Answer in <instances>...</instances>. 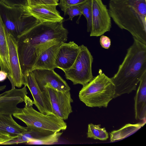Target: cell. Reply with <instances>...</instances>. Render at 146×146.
I'll return each instance as SVG.
<instances>
[{"label": "cell", "mask_w": 146, "mask_h": 146, "mask_svg": "<svg viewBox=\"0 0 146 146\" xmlns=\"http://www.w3.org/2000/svg\"><path fill=\"white\" fill-rule=\"evenodd\" d=\"M6 86L4 85L0 86V91L3 90L6 88Z\"/></svg>", "instance_id": "32"}, {"label": "cell", "mask_w": 146, "mask_h": 146, "mask_svg": "<svg viewBox=\"0 0 146 146\" xmlns=\"http://www.w3.org/2000/svg\"><path fill=\"white\" fill-rule=\"evenodd\" d=\"M68 15L69 17L67 20L72 21L74 17L79 16V19L82 14L79 6H73L69 7L67 9L65 15Z\"/></svg>", "instance_id": "27"}, {"label": "cell", "mask_w": 146, "mask_h": 146, "mask_svg": "<svg viewBox=\"0 0 146 146\" xmlns=\"http://www.w3.org/2000/svg\"><path fill=\"white\" fill-rule=\"evenodd\" d=\"M0 13L6 33L16 39L20 35L41 23L27 7H10L0 1Z\"/></svg>", "instance_id": "5"}, {"label": "cell", "mask_w": 146, "mask_h": 146, "mask_svg": "<svg viewBox=\"0 0 146 146\" xmlns=\"http://www.w3.org/2000/svg\"><path fill=\"white\" fill-rule=\"evenodd\" d=\"M61 43L53 45L42 52L38 57L33 70L36 69L54 70L56 68V56Z\"/></svg>", "instance_id": "19"}, {"label": "cell", "mask_w": 146, "mask_h": 146, "mask_svg": "<svg viewBox=\"0 0 146 146\" xmlns=\"http://www.w3.org/2000/svg\"><path fill=\"white\" fill-rule=\"evenodd\" d=\"M29 6L41 5H58V0H28Z\"/></svg>", "instance_id": "28"}, {"label": "cell", "mask_w": 146, "mask_h": 146, "mask_svg": "<svg viewBox=\"0 0 146 146\" xmlns=\"http://www.w3.org/2000/svg\"><path fill=\"white\" fill-rule=\"evenodd\" d=\"M115 94L114 84L111 78L101 73L93 78L80 91V100L90 107L107 108Z\"/></svg>", "instance_id": "4"}, {"label": "cell", "mask_w": 146, "mask_h": 146, "mask_svg": "<svg viewBox=\"0 0 146 146\" xmlns=\"http://www.w3.org/2000/svg\"><path fill=\"white\" fill-rule=\"evenodd\" d=\"M24 107L13 115L24 123L27 125L33 126L54 132L65 130L66 123L63 119L53 114L46 115L35 110L33 107L32 101L27 95L24 101Z\"/></svg>", "instance_id": "6"}, {"label": "cell", "mask_w": 146, "mask_h": 146, "mask_svg": "<svg viewBox=\"0 0 146 146\" xmlns=\"http://www.w3.org/2000/svg\"><path fill=\"white\" fill-rule=\"evenodd\" d=\"M92 22L90 36H98L109 31L111 17L107 6L102 0H91Z\"/></svg>", "instance_id": "8"}, {"label": "cell", "mask_w": 146, "mask_h": 146, "mask_svg": "<svg viewBox=\"0 0 146 146\" xmlns=\"http://www.w3.org/2000/svg\"><path fill=\"white\" fill-rule=\"evenodd\" d=\"M55 5H41L29 6L27 8L29 12L38 19L41 22L62 21L64 18L56 9Z\"/></svg>", "instance_id": "15"}, {"label": "cell", "mask_w": 146, "mask_h": 146, "mask_svg": "<svg viewBox=\"0 0 146 146\" xmlns=\"http://www.w3.org/2000/svg\"><path fill=\"white\" fill-rule=\"evenodd\" d=\"M45 90L49 96L53 114L64 120L67 119L72 112L71 103L73 100L70 91L63 92L48 87Z\"/></svg>", "instance_id": "9"}, {"label": "cell", "mask_w": 146, "mask_h": 146, "mask_svg": "<svg viewBox=\"0 0 146 146\" xmlns=\"http://www.w3.org/2000/svg\"><path fill=\"white\" fill-rule=\"evenodd\" d=\"M7 74L5 71L1 70H0V82L5 80L7 77Z\"/></svg>", "instance_id": "31"}, {"label": "cell", "mask_w": 146, "mask_h": 146, "mask_svg": "<svg viewBox=\"0 0 146 146\" xmlns=\"http://www.w3.org/2000/svg\"><path fill=\"white\" fill-rule=\"evenodd\" d=\"M108 11L119 28L146 45V0H110Z\"/></svg>", "instance_id": "3"}, {"label": "cell", "mask_w": 146, "mask_h": 146, "mask_svg": "<svg viewBox=\"0 0 146 146\" xmlns=\"http://www.w3.org/2000/svg\"><path fill=\"white\" fill-rule=\"evenodd\" d=\"M59 22H41L16 39L21 71L24 77L33 70L40 54L53 45L65 42L68 32Z\"/></svg>", "instance_id": "1"}, {"label": "cell", "mask_w": 146, "mask_h": 146, "mask_svg": "<svg viewBox=\"0 0 146 146\" xmlns=\"http://www.w3.org/2000/svg\"><path fill=\"white\" fill-rule=\"evenodd\" d=\"M146 120L142 123L135 124L128 123L120 129L113 131L110 133L111 142H113L122 140L132 135L145 123Z\"/></svg>", "instance_id": "21"}, {"label": "cell", "mask_w": 146, "mask_h": 146, "mask_svg": "<svg viewBox=\"0 0 146 146\" xmlns=\"http://www.w3.org/2000/svg\"><path fill=\"white\" fill-rule=\"evenodd\" d=\"M32 72L41 91L44 92L47 87L61 92L70 91V88L66 81L54 70L36 69Z\"/></svg>", "instance_id": "10"}, {"label": "cell", "mask_w": 146, "mask_h": 146, "mask_svg": "<svg viewBox=\"0 0 146 146\" xmlns=\"http://www.w3.org/2000/svg\"><path fill=\"white\" fill-rule=\"evenodd\" d=\"M100 43L102 47L108 49L110 47L111 40L108 37L102 35L100 38Z\"/></svg>", "instance_id": "29"}, {"label": "cell", "mask_w": 146, "mask_h": 146, "mask_svg": "<svg viewBox=\"0 0 146 146\" xmlns=\"http://www.w3.org/2000/svg\"><path fill=\"white\" fill-rule=\"evenodd\" d=\"M9 62L12 73L13 86L20 88L24 83V79L22 73L17 50V45L15 38L11 35L6 33Z\"/></svg>", "instance_id": "13"}, {"label": "cell", "mask_w": 146, "mask_h": 146, "mask_svg": "<svg viewBox=\"0 0 146 146\" xmlns=\"http://www.w3.org/2000/svg\"><path fill=\"white\" fill-rule=\"evenodd\" d=\"M88 0H60L58 5L65 15L67 9L73 6H80L86 3Z\"/></svg>", "instance_id": "25"}, {"label": "cell", "mask_w": 146, "mask_h": 146, "mask_svg": "<svg viewBox=\"0 0 146 146\" xmlns=\"http://www.w3.org/2000/svg\"><path fill=\"white\" fill-rule=\"evenodd\" d=\"M28 93L26 86L20 89L11 88L1 94L0 97V113L7 115H13L19 112L21 108L17 105L24 102Z\"/></svg>", "instance_id": "12"}, {"label": "cell", "mask_w": 146, "mask_h": 146, "mask_svg": "<svg viewBox=\"0 0 146 146\" xmlns=\"http://www.w3.org/2000/svg\"><path fill=\"white\" fill-rule=\"evenodd\" d=\"M10 7H27L29 6L28 0H0Z\"/></svg>", "instance_id": "26"}, {"label": "cell", "mask_w": 146, "mask_h": 146, "mask_svg": "<svg viewBox=\"0 0 146 146\" xmlns=\"http://www.w3.org/2000/svg\"><path fill=\"white\" fill-rule=\"evenodd\" d=\"M80 50V46L73 41L61 43L56 56V68L63 71L70 68L74 62Z\"/></svg>", "instance_id": "14"}, {"label": "cell", "mask_w": 146, "mask_h": 146, "mask_svg": "<svg viewBox=\"0 0 146 146\" xmlns=\"http://www.w3.org/2000/svg\"><path fill=\"white\" fill-rule=\"evenodd\" d=\"M82 15L87 21V31L90 32L92 22V9L91 0H88L85 3L79 6Z\"/></svg>", "instance_id": "24"}, {"label": "cell", "mask_w": 146, "mask_h": 146, "mask_svg": "<svg viewBox=\"0 0 146 146\" xmlns=\"http://www.w3.org/2000/svg\"><path fill=\"white\" fill-rule=\"evenodd\" d=\"M117 73L111 78L115 87L114 98L136 90L146 72V45L134 38Z\"/></svg>", "instance_id": "2"}, {"label": "cell", "mask_w": 146, "mask_h": 146, "mask_svg": "<svg viewBox=\"0 0 146 146\" xmlns=\"http://www.w3.org/2000/svg\"><path fill=\"white\" fill-rule=\"evenodd\" d=\"M100 125L88 124L87 137L102 141L107 140L109 138L108 133L105 128L100 127Z\"/></svg>", "instance_id": "22"}, {"label": "cell", "mask_w": 146, "mask_h": 146, "mask_svg": "<svg viewBox=\"0 0 146 146\" xmlns=\"http://www.w3.org/2000/svg\"><path fill=\"white\" fill-rule=\"evenodd\" d=\"M27 130L16 137L3 143L2 145H10L26 143L38 139L54 132L42 129L33 126L27 125Z\"/></svg>", "instance_id": "18"}, {"label": "cell", "mask_w": 146, "mask_h": 146, "mask_svg": "<svg viewBox=\"0 0 146 146\" xmlns=\"http://www.w3.org/2000/svg\"><path fill=\"white\" fill-rule=\"evenodd\" d=\"M63 133L60 131L54 132L52 134L44 136L38 139L30 141L25 143L28 145H48L58 142Z\"/></svg>", "instance_id": "23"}, {"label": "cell", "mask_w": 146, "mask_h": 146, "mask_svg": "<svg viewBox=\"0 0 146 146\" xmlns=\"http://www.w3.org/2000/svg\"><path fill=\"white\" fill-rule=\"evenodd\" d=\"M5 133L0 132V145L16 137Z\"/></svg>", "instance_id": "30"}, {"label": "cell", "mask_w": 146, "mask_h": 146, "mask_svg": "<svg viewBox=\"0 0 146 146\" xmlns=\"http://www.w3.org/2000/svg\"><path fill=\"white\" fill-rule=\"evenodd\" d=\"M0 67L1 70L7 74V78L13 85L9 62L6 32L0 13Z\"/></svg>", "instance_id": "16"}, {"label": "cell", "mask_w": 146, "mask_h": 146, "mask_svg": "<svg viewBox=\"0 0 146 146\" xmlns=\"http://www.w3.org/2000/svg\"><path fill=\"white\" fill-rule=\"evenodd\" d=\"M134 98L136 119L145 120L146 115V72L142 76Z\"/></svg>", "instance_id": "17"}, {"label": "cell", "mask_w": 146, "mask_h": 146, "mask_svg": "<svg viewBox=\"0 0 146 146\" xmlns=\"http://www.w3.org/2000/svg\"><path fill=\"white\" fill-rule=\"evenodd\" d=\"M24 85L29 89L33 99V104L41 113L46 115L53 114L49 96L46 90L41 91L31 71L24 76Z\"/></svg>", "instance_id": "11"}, {"label": "cell", "mask_w": 146, "mask_h": 146, "mask_svg": "<svg viewBox=\"0 0 146 146\" xmlns=\"http://www.w3.org/2000/svg\"><path fill=\"white\" fill-rule=\"evenodd\" d=\"M27 130V127L20 125L14 119L12 115L0 113V132L17 137Z\"/></svg>", "instance_id": "20"}, {"label": "cell", "mask_w": 146, "mask_h": 146, "mask_svg": "<svg viewBox=\"0 0 146 146\" xmlns=\"http://www.w3.org/2000/svg\"><path fill=\"white\" fill-rule=\"evenodd\" d=\"M80 51L72 66L63 71L66 78L74 85L80 84L84 86L94 78L92 71L93 58L87 47L80 46Z\"/></svg>", "instance_id": "7"}]
</instances>
